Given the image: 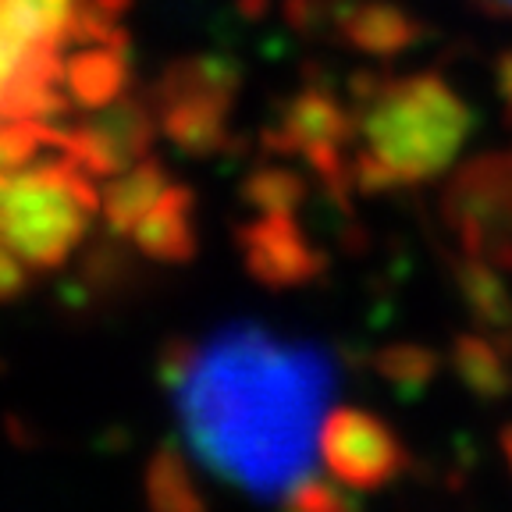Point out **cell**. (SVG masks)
<instances>
[{"label": "cell", "instance_id": "d6986e66", "mask_svg": "<svg viewBox=\"0 0 512 512\" xmlns=\"http://www.w3.org/2000/svg\"><path fill=\"white\" fill-rule=\"evenodd\" d=\"M349 488H342L335 477H320V473H306L292 484L281 502L288 505L292 512H342V509H352V498L345 495Z\"/></svg>", "mask_w": 512, "mask_h": 512}, {"label": "cell", "instance_id": "7402d4cb", "mask_svg": "<svg viewBox=\"0 0 512 512\" xmlns=\"http://www.w3.org/2000/svg\"><path fill=\"white\" fill-rule=\"evenodd\" d=\"M495 93L502 100L505 114L512 118V50H502L495 61Z\"/></svg>", "mask_w": 512, "mask_h": 512}, {"label": "cell", "instance_id": "44dd1931", "mask_svg": "<svg viewBox=\"0 0 512 512\" xmlns=\"http://www.w3.org/2000/svg\"><path fill=\"white\" fill-rule=\"evenodd\" d=\"M29 288V267L0 242V303H11Z\"/></svg>", "mask_w": 512, "mask_h": 512}, {"label": "cell", "instance_id": "4fadbf2b", "mask_svg": "<svg viewBox=\"0 0 512 512\" xmlns=\"http://www.w3.org/2000/svg\"><path fill=\"white\" fill-rule=\"evenodd\" d=\"M452 274H456L466 310L477 320V331H484L512 360V292L502 281V271L488 260L459 249V256L452 260Z\"/></svg>", "mask_w": 512, "mask_h": 512}, {"label": "cell", "instance_id": "9c48e42d", "mask_svg": "<svg viewBox=\"0 0 512 512\" xmlns=\"http://www.w3.org/2000/svg\"><path fill=\"white\" fill-rule=\"evenodd\" d=\"M360 132L356 114L338 104V96L328 86L299 89L278 114V125L264 132L267 153H288V157H306L313 150L328 146H349Z\"/></svg>", "mask_w": 512, "mask_h": 512}, {"label": "cell", "instance_id": "9a60e30c", "mask_svg": "<svg viewBox=\"0 0 512 512\" xmlns=\"http://www.w3.org/2000/svg\"><path fill=\"white\" fill-rule=\"evenodd\" d=\"M452 370L480 402H502L512 395V360L484 331H463L452 338Z\"/></svg>", "mask_w": 512, "mask_h": 512}, {"label": "cell", "instance_id": "ffe728a7", "mask_svg": "<svg viewBox=\"0 0 512 512\" xmlns=\"http://www.w3.org/2000/svg\"><path fill=\"white\" fill-rule=\"evenodd\" d=\"M352 0H281V15L303 36H317L328 25H338L342 11L349 8Z\"/></svg>", "mask_w": 512, "mask_h": 512}, {"label": "cell", "instance_id": "8fae6325", "mask_svg": "<svg viewBox=\"0 0 512 512\" xmlns=\"http://www.w3.org/2000/svg\"><path fill=\"white\" fill-rule=\"evenodd\" d=\"M128 242L153 264H189L200 253L196 235V192L185 182H171L153 210L136 224Z\"/></svg>", "mask_w": 512, "mask_h": 512}, {"label": "cell", "instance_id": "ac0fdd59", "mask_svg": "<svg viewBox=\"0 0 512 512\" xmlns=\"http://www.w3.org/2000/svg\"><path fill=\"white\" fill-rule=\"evenodd\" d=\"M374 374L388 381L395 392L402 395H420L427 384H434L441 370V356L427 345L416 342H392L374 352Z\"/></svg>", "mask_w": 512, "mask_h": 512}, {"label": "cell", "instance_id": "8992f818", "mask_svg": "<svg viewBox=\"0 0 512 512\" xmlns=\"http://www.w3.org/2000/svg\"><path fill=\"white\" fill-rule=\"evenodd\" d=\"M441 217L463 253L512 239V150H491L459 164L441 192Z\"/></svg>", "mask_w": 512, "mask_h": 512}, {"label": "cell", "instance_id": "2e32d148", "mask_svg": "<svg viewBox=\"0 0 512 512\" xmlns=\"http://www.w3.org/2000/svg\"><path fill=\"white\" fill-rule=\"evenodd\" d=\"M143 491H146V502L160 512H200L203 502H207L189 459L171 441H164L150 456V463H146Z\"/></svg>", "mask_w": 512, "mask_h": 512}, {"label": "cell", "instance_id": "277c9868", "mask_svg": "<svg viewBox=\"0 0 512 512\" xmlns=\"http://www.w3.org/2000/svg\"><path fill=\"white\" fill-rule=\"evenodd\" d=\"M239 64L214 54H189L164 64L146 89L160 136L185 157H217L232 143V107L239 100Z\"/></svg>", "mask_w": 512, "mask_h": 512}, {"label": "cell", "instance_id": "cb8c5ba5", "mask_svg": "<svg viewBox=\"0 0 512 512\" xmlns=\"http://www.w3.org/2000/svg\"><path fill=\"white\" fill-rule=\"evenodd\" d=\"M498 448H502V459H505V466H509V477H512V424L502 427V434H498Z\"/></svg>", "mask_w": 512, "mask_h": 512}, {"label": "cell", "instance_id": "d4e9b609", "mask_svg": "<svg viewBox=\"0 0 512 512\" xmlns=\"http://www.w3.org/2000/svg\"><path fill=\"white\" fill-rule=\"evenodd\" d=\"M477 8L491 11V15H509L512 18V0H473Z\"/></svg>", "mask_w": 512, "mask_h": 512}, {"label": "cell", "instance_id": "e0dca14e", "mask_svg": "<svg viewBox=\"0 0 512 512\" xmlns=\"http://www.w3.org/2000/svg\"><path fill=\"white\" fill-rule=\"evenodd\" d=\"M239 196L256 214H299L310 196V185L299 171L285 164H260L239 185Z\"/></svg>", "mask_w": 512, "mask_h": 512}, {"label": "cell", "instance_id": "30bf717a", "mask_svg": "<svg viewBox=\"0 0 512 512\" xmlns=\"http://www.w3.org/2000/svg\"><path fill=\"white\" fill-rule=\"evenodd\" d=\"M132 57L128 36L111 40H68L61 54V93L72 107L93 111L128 93Z\"/></svg>", "mask_w": 512, "mask_h": 512}, {"label": "cell", "instance_id": "5bb4252c", "mask_svg": "<svg viewBox=\"0 0 512 512\" xmlns=\"http://www.w3.org/2000/svg\"><path fill=\"white\" fill-rule=\"evenodd\" d=\"M171 175L157 157H143L132 168L118 171L107 178V185L100 189V214H104L107 228L121 239L136 232V224L153 210V203L168 192Z\"/></svg>", "mask_w": 512, "mask_h": 512}, {"label": "cell", "instance_id": "7c38bea8", "mask_svg": "<svg viewBox=\"0 0 512 512\" xmlns=\"http://www.w3.org/2000/svg\"><path fill=\"white\" fill-rule=\"evenodd\" d=\"M338 36L367 57H399L427 36V25L392 0H352L338 18Z\"/></svg>", "mask_w": 512, "mask_h": 512}, {"label": "cell", "instance_id": "ba28073f", "mask_svg": "<svg viewBox=\"0 0 512 512\" xmlns=\"http://www.w3.org/2000/svg\"><path fill=\"white\" fill-rule=\"evenodd\" d=\"M235 246L249 278L271 292L303 288L328 271V253L313 246L296 214H260L239 224Z\"/></svg>", "mask_w": 512, "mask_h": 512}, {"label": "cell", "instance_id": "52a82bcc", "mask_svg": "<svg viewBox=\"0 0 512 512\" xmlns=\"http://www.w3.org/2000/svg\"><path fill=\"white\" fill-rule=\"evenodd\" d=\"M157 136L160 125L150 96L121 93L111 104L86 111L79 125L68 128L64 157H72L93 178H111L150 157Z\"/></svg>", "mask_w": 512, "mask_h": 512}, {"label": "cell", "instance_id": "3957f363", "mask_svg": "<svg viewBox=\"0 0 512 512\" xmlns=\"http://www.w3.org/2000/svg\"><path fill=\"white\" fill-rule=\"evenodd\" d=\"M100 189L72 157L47 153L0 175V242L32 271H57L86 242Z\"/></svg>", "mask_w": 512, "mask_h": 512}, {"label": "cell", "instance_id": "6da1fadb", "mask_svg": "<svg viewBox=\"0 0 512 512\" xmlns=\"http://www.w3.org/2000/svg\"><path fill=\"white\" fill-rule=\"evenodd\" d=\"M157 374L185 441L217 480L253 498H285L313 470L335 392V363L324 349L260 324H228L203 342L171 338Z\"/></svg>", "mask_w": 512, "mask_h": 512}, {"label": "cell", "instance_id": "5b68a950", "mask_svg": "<svg viewBox=\"0 0 512 512\" xmlns=\"http://www.w3.org/2000/svg\"><path fill=\"white\" fill-rule=\"evenodd\" d=\"M320 463L349 491H381L409 466L399 434L377 413L335 406L324 413L317 434Z\"/></svg>", "mask_w": 512, "mask_h": 512}, {"label": "cell", "instance_id": "603a6c76", "mask_svg": "<svg viewBox=\"0 0 512 512\" xmlns=\"http://www.w3.org/2000/svg\"><path fill=\"white\" fill-rule=\"evenodd\" d=\"M267 8H271V0H239V11L246 18H264Z\"/></svg>", "mask_w": 512, "mask_h": 512}, {"label": "cell", "instance_id": "7a4b0ae2", "mask_svg": "<svg viewBox=\"0 0 512 512\" xmlns=\"http://www.w3.org/2000/svg\"><path fill=\"white\" fill-rule=\"evenodd\" d=\"M363 150L392 175L395 189L438 178L456 164L473 132V111L441 75L392 79L356 111Z\"/></svg>", "mask_w": 512, "mask_h": 512}]
</instances>
